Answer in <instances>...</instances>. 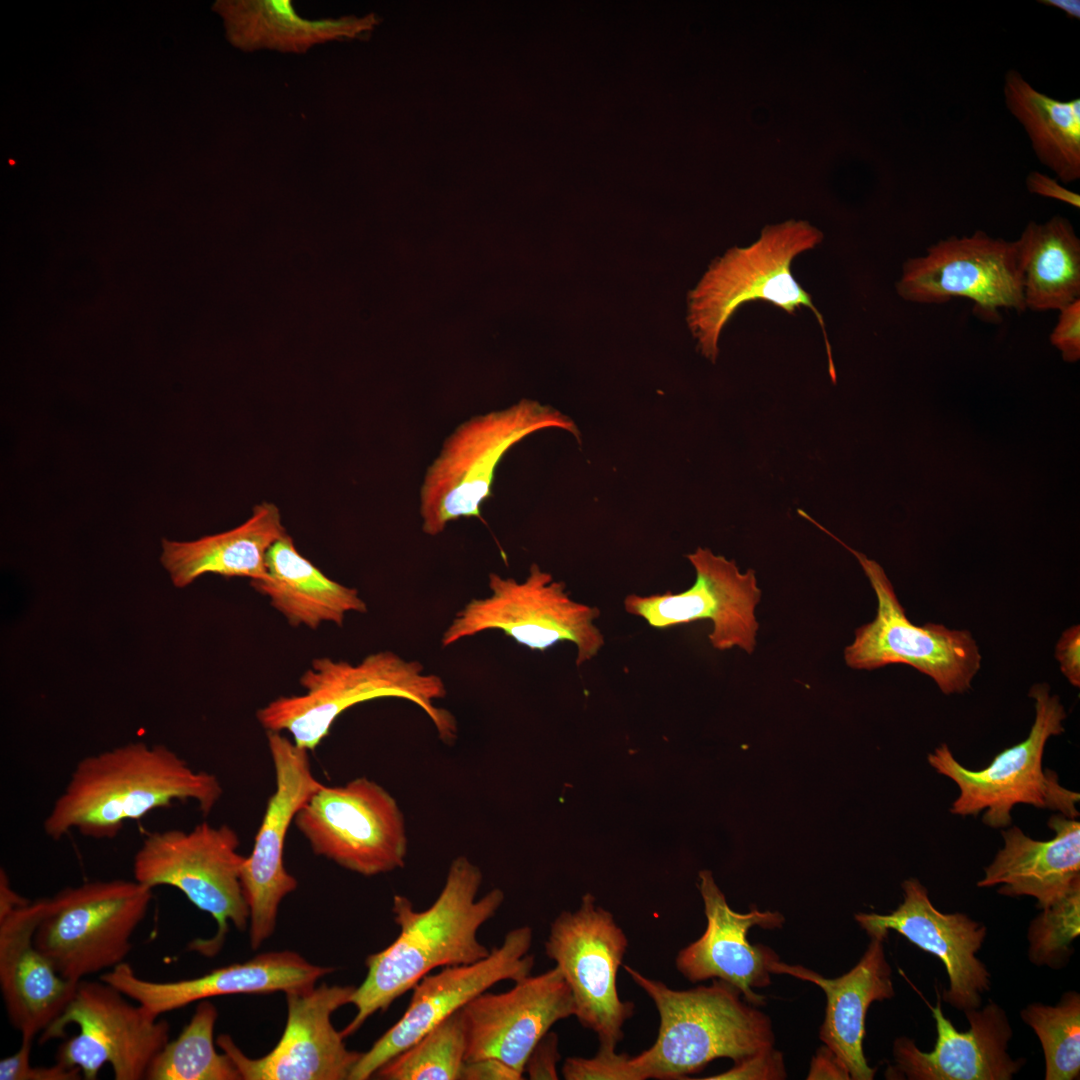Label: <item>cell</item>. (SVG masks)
<instances>
[{
	"instance_id": "1",
	"label": "cell",
	"mask_w": 1080,
	"mask_h": 1080,
	"mask_svg": "<svg viewBox=\"0 0 1080 1080\" xmlns=\"http://www.w3.org/2000/svg\"><path fill=\"white\" fill-rule=\"evenodd\" d=\"M481 869L466 856L452 860L442 890L427 909L418 911L405 896L393 897L392 913L400 931L385 949L365 960L367 974L350 1000L356 1013L340 1031L351 1036L365 1021L390 1005L439 967L474 963L490 953L478 938L479 929L504 902L493 888L477 898Z\"/></svg>"
},
{
	"instance_id": "2",
	"label": "cell",
	"mask_w": 1080,
	"mask_h": 1080,
	"mask_svg": "<svg viewBox=\"0 0 1080 1080\" xmlns=\"http://www.w3.org/2000/svg\"><path fill=\"white\" fill-rule=\"evenodd\" d=\"M222 794L215 775L194 770L167 746L130 742L77 762L43 830L54 840L73 830L95 839L114 838L127 821L174 802L192 801L208 814Z\"/></svg>"
},
{
	"instance_id": "3",
	"label": "cell",
	"mask_w": 1080,
	"mask_h": 1080,
	"mask_svg": "<svg viewBox=\"0 0 1080 1080\" xmlns=\"http://www.w3.org/2000/svg\"><path fill=\"white\" fill-rule=\"evenodd\" d=\"M301 695L280 696L257 713L266 731L288 732L294 744L314 750L347 709L369 700L399 698L412 702L428 716L439 739L452 745L458 736L455 716L437 707L447 694L442 678L426 673L415 660L380 651L352 664L329 657L316 658L300 678Z\"/></svg>"
},
{
	"instance_id": "4",
	"label": "cell",
	"mask_w": 1080,
	"mask_h": 1080,
	"mask_svg": "<svg viewBox=\"0 0 1080 1080\" xmlns=\"http://www.w3.org/2000/svg\"><path fill=\"white\" fill-rule=\"evenodd\" d=\"M624 969L653 1000L660 1017L653 1045L632 1064L645 1079H685L719 1058L737 1062L772 1047L768 1015L744 1002L738 989L713 979L709 986L675 990L630 966Z\"/></svg>"
},
{
	"instance_id": "5",
	"label": "cell",
	"mask_w": 1080,
	"mask_h": 1080,
	"mask_svg": "<svg viewBox=\"0 0 1080 1080\" xmlns=\"http://www.w3.org/2000/svg\"><path fill=\"white\" fill-rule=\"evenodd\" d=\"M822 239V232L808 222L790 220L766 226L751 245L732 247L715 259L688 294L687 322L702 355L713 363L716 361L720 333L743 303L765 301L790 315L806 307L820 324L829 375L836 384V369L823 316L810 294L791 273L794 258L815 248Z\"/></svg>"
},
{
	"instance_id": "6",
	"label": "cell",
	"mask_w": 1080,
	"mask_h": 1080,
	"mask_svg": "<svg viewBox=\"0 0 1080 1080\" xmlns=\"http://www.w3.org/2000/svg\"><path fill=\"white\" fill-rule=\"evenodd\" d=\"M1028 696L1035 702L1029 735L997 754L987 767H964L945 743L928 754L930 766L959 788L951 813L977 816L983 812L982 822L996 829L1011 826V811L1017 804L1057 811L1070 818L1079 816L1080 794L1062 786L1057 773L1043 766L1047 741L1065 731V708L1047 683L1034 684Z\"/></svg>"
},
{
	"instance_id": "7",
	"label": "cell",
	"mask_w": 1080,
	"mask_h": 1080,
	"mask_svg": "<svg viewBox=\"0 0 1080 1080\" xmlns=\"http://www.w3.org/2000/svg\"><path fill=\"white\" fill-rule=\"evenodd\" d=\"M550 427L564 429L580 440L579 430L568 416L526 399L461 424L425 475L420 496L423 532L438 535L448 523L462 517L482 520L481 505L492 494L503 456L527 435Z\"/></svg>"
},
{
	"instance_id": "8",
	"label": "cell",
	"mask_w": 1080,
	"mask_h": 1080,
	"mask_svg": "<svg viewBox=\"0 0 1080 1080\" xmlns=\"http://www.w3.org/2000/svg\"><path fill=\"white\" fill-rule=\"evenodd\" d=\"M238 834L227 825L207 822L189 831L170 829L146 835L134 854V880L153 889L171 886L180 890L198 909L217 923L216 934L196 940L191 948L206 956L221 948L229 924L243 931L250 911L241 884L245 858L238 852Z\"/></svg>"
},
{
	"instance_id": "9",
	"label": "cell",
	"mask_w": 1080,
	"mask_h": 1080,
	"mask_svg": "<svg viewBox=\"0 0 1080 1080\" xmlns=\"http://www.w3.org/2000/svg\"><path fill=\"white\" fill-rule=\"evenodd\" d=\"M152 890L134 879L67 887L45 898L34 943L59 975L71 981L113 969L132 949L131 938L147 914Z\"/></svg>"
},
{
	"instance_id": "10",
	"label": "cell",
	"mask_w": 1080,
	"mask_h": 1080,
	"mask_svg": "<svg viewBox=\"0 0 1080 1080\" xmlns=\"http://www.w3.org/2000/svg\"><path fill=\"white\" fill-rule=\"evenodd\" d=\"M488 587L489 596L471 599L456 613L442 635V647L499 630L535 651L571 642L577 649L576 665L581 666L604 646V636L594 624L600 610L574 601L565 583L537 564L521 582L490 573Z\"/></svg>"
},
{
	"instance_id": "11",
	"label": "cell",
	"mask_w": 1080,
	"mask_h": 1080,
	"mask_svg": "<svg viewBox=\"0 0 1080 1080\" xmlns=\"http://www.w3.org/2000/svg\"><path fill=\"white\" fill-rule=\"evenodd\" d=\"M808 521L855 556L877 598L875 618L856 629L853 642L844 650L847 666L874 670L890 664L909 665L932 678L946 695L968 691L982 659L972 634L937 623L917 626L910 622L878 562L848 546L812 517Z\"/></svg>"
},
{
	"instance_id": "12",
	"label": "cell",
	"mask_w": 1080,
	"mask_h": 1080,
	"mask_svg": "<svg viewBox=\"0 0 1080 1080\" xmlns=\"http://www.w3.org/2000/svg\"><path fill=\"white\" fill-rule=\"evenodd\" d=\"M316 855L363 876L405 865L408 838L403 813L381 785L358 777L317 789L294 818Z\"/></svg>"
},
{
	"instance_id": "13",
	"label": "cell",
	"mask_w": 1080,
	"mask_h": 1080,
	"mask_svg": "<svg viewBox=\"0 0 1080 1080\" xmlns=\"http://www.w3.org/2000/svg\"><path fill=\"white\" fill-rule=\"evenodd\" d=\"M124 996L102 980L79 981L64 1011L40 1034V1043L63 1037L65 1028L75 1024L79 1033L59 1046L57 1063L80 1069L86 1080L96 1079L106 1063L116 1080L145 1079L151 1061L169 1041V1024Z\"/></svg>"
},
{
	"instance_id": "14",
	"label": "cell",
	"mask_w": 1080,
	"mask_h": 1080,
	"mask_svg": "<svg viewBox=\"0 0 1080 1080\" xmlns=\"http://www.w3.org/2000/svg\"><path fill=\"white\" fill-rule=\"evenodd\" d=\"M544 947L570 988L574 1016L597 1034L600 1044L617 1046L634 1003L621 1000L618 993L617 974L628 939L613 915L587 894L578 910L563 911L554 919Z\"/></svg>"
},
{
	"instance_id": "15",
	"label": "cell",
	"mask_w": 1080,
	"mask_h": 1080,
	"mask_svg": "<svg viewBox=\"0 0 1080 1080\" xmlns=\"http://www.w3.org/2000/svg\"><path fill=\"white\" fill-rule=\"evenodd\" d=\"M896 291L924 305L966 298L979 318L994 323L1001 320L1000 309L1026 311L1015 240L981 230L939 240L924 255L906 260Z\"/></svg>"
},
{
	"instance_id": "16",
	"label": "cell",
	"mask_w": 1080,
	"mask_h": 1080,
	"mask_svg": "<svg viewBox=\"0 0 1080 1080\" xmlns=\"http://www.w3.org/2000/svg\"><path fill=\"white\" fill-rule=\"evenodd\" d=\"M275 772V791L269 797L251 854L241 870V884L249 907V938L258 949L274 932L281 901L298 882L285 868V839L295 815L323 784L314 776L308 750L281 732L267 731Z\"/></svg>"
},
{
	"instance_id": "17",
	"label": "cell",
	"mask_w": 1080,
	"mask_h": 1080,
	"mask_svg": "<svg viewBox=\"0 0 1080 1080\" xmlns=\"http://www.w3.org/2000/svg\"><path fill=\"white\" fill-rule=\"evenodd\" d=\"M532 937L529 926L517 927L507 932L502 943L491 948L483 959L424 976L413 987L404 1014L368 1051L362 1052L349 1080L371 1078L386 1062L493 985L530 976L535 962L534 956L528 954Z\"/></svg>"
},
{
	"instance_id": "18",
	"label": "cell",
	"mask_w": 1080,
	"mask_h": 1080,
	"mask_svg": "<svg viewBox=\"0 0 1080 1080\" xmlns=\"http://www.w3.org/2000/svg\"><path fill=\"white\" fill-rule=\"evenodd\" d=\"M687 558L696 573L689 589L650 596L629 594L623 601L625 611L659 629L709 619L713 628L708 638L714 649L738 647L753 653L759 628L755 609L762 596L755 570L741 572L734 560L708 548L698 547Z\"/></svg>"
},
{
	"instance_id": "19",
	"label": "cell",
	"mask_w": 1080,
	"mask_h": 1080,
	"mask_svg": "<svg viewBox=\"0 0 1080 1080\" xmlns=\"http://www.w3.org/2000/svg\"><path fill=\"white\" fill-rule=\"evenodd\" d=\"M356 987L327 985L287 992L284 1032L268 1054L249 1058L229 1035L218 1046L236 1065L242 1080H345L362 1052L348 1050L331 1023L332 1014L349 1004Z\"/></svg>"
},
{
	"instance_id": "20",
	"label": "cell",
	"mask_w": 1080,
	"mask_h": 1080,
	"mask_svg": "<svg viewBox=\"0 0 1080 1080\" xmlns=\"http://www.w3.org/2000/svg\"><path fill=\"white\" fill-rule=\"evenodd\" d=\"M45 898L30 901L0 870V987L8 1018L33 1040L64 1011L79 982L63 978L34 943Z\"/></svg>"
},
{
	"instance_id": "21",
	"label": "cell",
	"mask_w": 1080,
	"mask_h": 1080,
	"mask_svg": "<svg viewBox=\"0 0 1080 1080\" xmlns=\"http://www.w3.org/2000/svg\"><path fill=\"white\" fill-rule=\"evenodd\" d=\"M903 901L889 914L857 913L855 920L868 936L887 938L894 930L918 948L938 957L946 968L949 986L943 1000L967 1011L980 1008L991 976L976 957L987 934L986 926L964 913H942L931 902L927 888L916 878L902 883Z\"/></svg>"
},
{
	"instance_id": "22",
	"label": "cell",
	"mask_w": 1080,
	"mask_h": 1080,
	"mask_svg": "<svg viewBox=\"0 0 1080 1080\" xmlns=\"http://www.w3.org/2000/svg\"><path fill=\"white\" fill-rule=\"evenodd\" d=\"M466 1061L492 1057L524 1074L526 1060L558 1021L574 1016L569 986L557 967L514 982L502 993L483 992L462 1009Z\"/></svg>"
},
{
	"instance_id": "23",
	"label": "cell",
	"mask_w": 1080,
	"mask_h": 1080,
	"mask_svg": "<svg viewBox=\"0 0 1080 1080\" xmlns=\"http://www.w3.org/2000/svg\"><path fill=\"white\" fill-rule=\"evenodd\" d=\"M699 879L707 926L700 938L679 951L678 971L693 983L723 980L738 989L749 1004L765 1005V997L753 989L771 984V966L780 958L766 945L751 944L747 934L754 926L768 930L781 928L784 916L778 911H760L756 907L748 913L735 912L710 871H701Z\"/></svg>"
},
{
	"instance_id": "24",
	"label": "cell",
	"mask_w": 1080,
	"mask_h": 1080,
	"mask_svg": "<svg viewBox=\"0 0 1080 1080\" xmlns=\"http://www.w3.org/2000/svg\"><path fill=\"white\" fill-rule=\"evenodd\" d=\"M930 1009L937 1032L933 1050L923 1052L913 1039L896 1038L894 1064L886 1069V1079L1010 1080L1025 1065L1026 1059H1013L1007 1052L1013 1031L997 1003L964 1011L970 1025L965 1032L944 1016L939 996Z\"/></svg>"
},
{
	"instance_id": "25",
	"label": "cell",
	"mask_w": 1080,
	"mask_h": 1080,
	"mask_svg": "<svg viewBox=\"0 0 1080 1080\" xmlns=\"http://www.w3.org/2000/svg\"><path fill=\"white\" fill-rule=\"evenodd\" d=\"M333 971L331 967L312 964L298 953L285 950L260 954L200 977L168 982L140 978L128 963L123 962L103 973L100 980L160 1016L211 997L310 989L318 979Z\"/></svg>"
},
{
	"instance_id": "26",
	"label": "cell",
	"mask_w": 1080,
	"mask_h": 1080,
	"mask_svg": "<svg viewBox=\"0 0 1080 1080\" xmlns=\"http://www.w3.org/2000/svg\"><path fill=\"white\" fill-rule=\"evenodd\" d=\"M870 942L858 963L837 978H825L801 965L775 962L772 974H787L819 986L826 996L819 1038L844 1063L852 1080H871L876 1069L868 1065L863 1051L865 1020L875 1001L894 997L892 970L884 950L885 937L869 936Z\"/></svg>"
},
{
	"instance_id": "27",
	"label": "cell",
	"mask_w": 1080,
	"mask_h": 1080,
	"mask_svg": "<svg viewBox=\"0 0 1080 1080\" xmlns=\"http://www.w3.org/2000/svg\"><path fill=\"white\" fill-rule=\"evenodd\" d=\"M1048 827L1054 837L1041 841L1019 827L1002 831L1003 847L984 868L978 887L1001 885L998 893L1031 896L1044 909L1080 884V822L1061 813L1052 815Z\"/></svg>"
},
{
	"instance_id": "28",
	"label": "cell",
	"mask_w": 1080,
	"mask_h": 1080,
	"mask_svg": "<svg viewBox=\"0 0 1080 1080\" xmlns=\"http://www.w3.org/2000/svg\"><path fill=\"white\" fill-rule=\"evenodd\" d=\"M286 534L277 506L263 502L231 530L189 542L162 539L161 562L179 588L207 573L265 580L267 552Z\"/></svg>"
},
{
	"instance_id": "29",
	"label": "cell",
	"mask_w": 1080,
	"mask_h": 1080,
	"mask_svg": "<svg viewBox=\"0 0 1080 1080\" xmlns=\"http://www.w3.org/2000/svg\"><path fill=\"white\" fill-rule=\"evenodd\" d=\"M266 568L267 578L250 584L291 626L317 629L323 622L342 626L347 613L367 611L357 589L327 577L298 552L287 534L268 550Z\"/></svg>"
},
{
	"instance_id": "30",
	"label": "cell",
	"mask_w": 1080,
	"mask_h": 1080,
	"mask_svg": "<svg viewBox=\"0 0 1080 1080\" xmlns=\"http://www.w3.org/2000/svg\"><path fill=\"white\" fill-rule=\"evenodd\" d=\"M217 6L230 42L245 52L306 53L319 44L358 36L375 22L372 15L306 19L289 0H230Z\"/></svg>"
},
{
	"instance_id": "31",
	"label": "cell",
	"mask_w": 1080,
	"mask_h": 1080,
	"mask_svg": "<svg viewBox=\"0 0 1080 1080\" xmlns=\"http://www.w3.org/2000/svg\"><path fill=\"white\" fill-rule=\"evenodd\" d=\"M1026 310H1061L1080 299V239L1069 219L1030 221L1015 240Z\"/></svg>"
},
{
	"instance_id": "32",
	"label": "cell",
	"mask_w": 1080,
	"mask_h": 1080,
	"mask_svg": "<svg viewBox=\"0 0 1080 1080\" xmlns=\"http://www.w3.org/2000/svg\"><path fill=\"white\" fill-rule=\"evenodd\" d=\"M1004 103L1027 134L1040 163L1060 182L1080 179V98L1055 99L1033 87L1016 69L1003 81Z\"/></svg>"
},
{
	"instance_id": "33",
	"label": "cell",
	"mask_w": 1080,
	"mask_h": 1080,
	"mask_svg": "<svg viewBox=\"0 0 1080 1080\" xmlns=\"http://www.w3.org/2000/svg\"><path fill=\"white\" fill-rule=\"evenodd\" d=\"M216 1007L207 999L199 1001L189 1023L151 1061L147 1080H242L226 1054L215 1049Z\"/></svg>"
},
{
	"instance_id": "34",
	"label": "cell",
	"mask_w": 1080,
	"mask_h": 1080,
	"mask_svg": "<svg viewBox=\"0 0 1080 1080\" xmlns=\"http://www.w3.org/2000/svg\"><path fill=\"white\" fill-rule=\"evenodd\" d=\"M467 1033L459 1010L403 1050L374 1076L384 1080H461Z\"/></svg>"
},
{
	"instance_id": "35",
	"label": "cell",
	"mask_w": 1080,
	"mask_h": 1080,
	"mask_svg": "<svg viewBox=\"0 0 1080 1080\" xmlns=\"http://www.w3.org/2000/svg\"><path fill=\"white\" fill-rule=\"evenodd\" d=\"M1022 1020L1040 1040L1046 1080H1073L1080 1075V995L1064 993L1056 1005L1031 1003Z\"/></svg>"
},
{
	"instance_id": "36",
	"label": "cell",
	"mask_w": 1080,
	"mask_h": 1080,
	"mask_svg": "<svg viewBox=\"0 0 1080 1080\" xmlns=\"http://www.w3.org/2000/svg\"><path fill=\"white\" fill-rule=\"evenodd\" d=\"M1041 910L1028 927V958L1036 966L1060 969L1068 963L1072 942L1080 934V884Z\"/></svg>"
},
{
	"instance_id": "37",
	"label": "cell",
	"mask_w": 1080,
	"mask_h": 1080,
	"mask_svg": "<svg viewBox=\"0 0 1080 1080\" xmlns=\"http://www.w3.org/2000/svg\"><path fill=\"white\" fill-rule=\"evenodd\" d=\"M562 1075L566 1080H643L628 1054H619L616 1046L600 1043L592 1058L565 1059Z\"/></svg>"
},
{
	"instance_id": "38",
	"label": "cell",
	"mask_w": 1080,
	"mask_h": 1080,
	"mask_svg": "<svg viewBox=\"0 0 1080 1080\" xmlns=\"http://www.w3.org/2000/svg\"><path fill=\"white\" fill-rule=\"evenodd\" d=\"M32 1040L22 1039L14 1054L0 1060V1080H79L80 1069L69 1068L60 1063L49 1067L31 1066Z\"/></svg>"
},
{
	"instance_id": "39",
	"label": "cell",
	"mask_w": 1080,
	"mask_h": 1080,
	"mask_svg": "<svg viewBox=\"0 0 1080 1080\" xmlns=\"http://www.w3.org/2000/svg\"><path fill=\"white\" fill-rule=\"evenodd\" d=\"M787 1078L783 1055L769 1047L749 1055L720 1074L703 1079L707 1080H781Z\"/></svg>"
},
{
	"instance_id": "40",
	"label": "cell",
	"mask_w": 1080,
	"mask_h": 1080,
	"mask_svg": "<svg viewBox=\"0 0 1080 1080\" xmlns=\"http://www.w3.org/2000/svg\"><path fill=\"white\" fill-rule=\"evenodd\" d=\"M1050 342L1064 361L1074 363L1080 359V299L1059 310Z\"/></svg>"
},
{
	"instance_id": "41",
	"label": "cell",
	"mask_w": 1080,
	"mask_h": 1080,
	"mask_svg": "<svg viewBox=\"0 0 1080 1080\" xmlns=\"http://www.w3.org/2000/svg\"><path fill=\"white\" fill-rule=\"evenodd\" d=\"M561 1059L559 1052V1037L553 1032H547L530 1052L524 1073L531 1080H557L559 1074L557 1064Z\"/></svg>"
},
{
	"instance_id": "42",
	"label": "cell",
	"mask_w": 1080,
	"mask_h": 1080,
	"mask_svg": "<svg viewBox=\"0 0 1080 1080\" xmlns=\"http://www.w3.org/2000/svg\"><path fill=\"white\" fill-rule=\"evenodd\" d=\"M1055 657L1062 674L1071 685L1080 687V625H1072L1060 636Z\"/></svg>"
},
{
	"instance_id": "43",
	"label": "cell",
	"mask_w": 1080,
	"mask_h": 1080,
	"mask_svg": "<svg viewBox=\"0 0 1080 1080\" xmlns=\"http://www.w3.org/2000/svg\"><path fill=\"white\" fill-rule=\"evenodd\" d=\"M521 1079H523V1073L517 1071L505 1062L492 1057L466 1061L461 1075V1080Z\"/></svg>"
},
{
	"instance_id": "44",
	"label": "cell",
	"mask_w": 1080,
	"mask_h": 1080,
	"mask_svg": "<svg viewBox=\"0 0 1080 1080\" xmlns=\"http://www.w3.org/2000/svg\"><path fill=\"white\" fill-rule=\"evenodd\" d=\"M1027 190L1042 197L1080 208V195L1060 184L1056 179L1039 171H1031L1025 180Z\"/></svg>"
},
{
	"instance_id": "45",
	"label": "cell",
	"mask_w": 1080,
	"mask_h": 1080,
	"mask_svg": "<svg viewBox=\"0 0 1080 1080\" xmlns=\"http://www.w3.org/2000/svg\"><path fill=\"white\" fill-rule=\"evenodd\" d=\"M808 1080L835 1079L849 1080L850 1074L844 1063L826 1045L821 1046L812 1058Z\"/></svg>"
},
{
	"instance_id": "46",
	"label": "cell",
	"mask_w": 1080,
	"mask_h": 1080,
	"mask_svg": "<svg viewBox=\"0 0 1080 1080\" xmlns=\"http://www.w3.org/2000/svg\"><path fill=\"white\" fill-rule=\"evenodd\" d=\"M1045 6L1054 7L1063 11L1067 17L1079 20L1080 19V1L1079 0H1038Z\"/></svg>"
}]
</instances>
